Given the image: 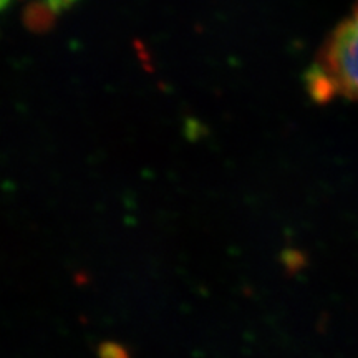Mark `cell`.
<instances>
[{"mask_svg":"<svg viewBox=\"0 0 358 358\" xmlns=\"http://www.w3.org/2000/svg\"><path fill=\"white\" fill-rule=\"evenodd\" d=\"M53 17H55V12L48 7L47 2L32 3L25 10V24L29 29L43 32L45 29H48L53 24Z\"/></svg>","mask_w":358,"mask_h":358,"instance_id":"7a4b0ae2","label":"cell"},{"mask_svg":"<svg viewBox=\"0 0 358 358\" xmlns=\"http://www.w3.org/2000/svg\"><path fill=\"white\" fill-rule=\"evenodd\" d=\"M307 80L317 100L335 96L358 100V0L322 47Z\"/></svg>","mask_w":358,"mask_h":358,"instance_id":"6da1fadb","label":"cell"},{"mask_svg":"<svg viewBox=\"0 0 358 358\" xmlns=\"http://www.w3.org/2000/svg\"><path fill=\"white\" fill-rule=\"evenodd\" d=\"M45 2L48 3V7H50L53 12L60 13V12L66 10V8H69L71 3L77 2V0H45Z\"/></svg>","mask_w":358,"mask_h":358,"instance_id":"3957f363","label":"cell"},{"mask_svg":"<svg viewBox=\"0 0 358 358\" xmlns=\"http://www.w3.org/2000/svg\"><path fill=\"white\" fill-rule=\"evenodd\" d=\"M10 2H12V0H0V12L6 10V8L10 6Z\"/></svg>","mask_w":358,"mask_h":358,"instance_id":"277c9868","label":"cell"}]
</instances>
